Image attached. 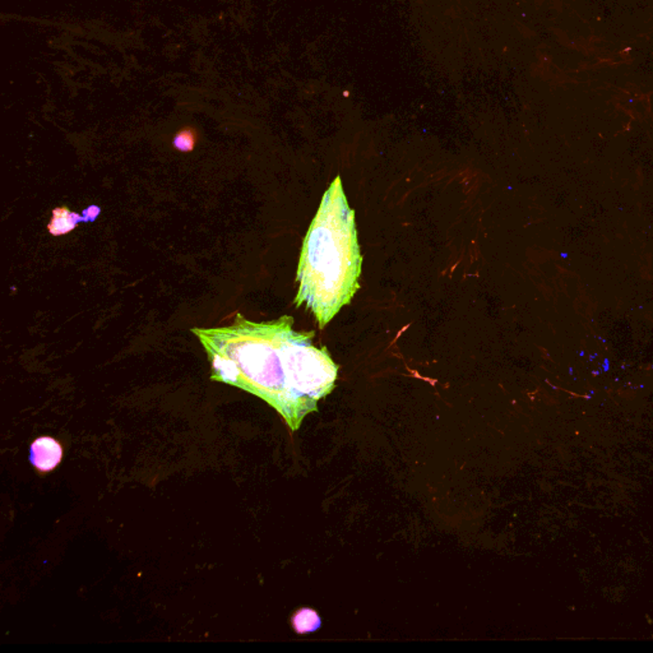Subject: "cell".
<instances>
[{
	"mask_svg": "<svg viewBox=\"0 0 653 653\" xmlns=\"http://www.w3.org/2000/svg\"><path fill=\"white\" fill-rule=\"evenodd\" d=\"M361 267L355 212L347 203L341 178L337 176L324 193L304 239L295 305L310 310L323 330L360 289Z\"/></svg>",
	"mask_w": 653,
	"mask_h": 653,
	"instance_id": "cell-2",
	"label": "cell"
},
{
	"mask_svg": "<svg viewBox=\"0 0 653 653\" xmlns=\"http://www.w3.org/2000/svg\"><path fill=\"white\" fill-rule=\"evenodd\" d=\"M56 211L59 212V215H61L63 221L58 220L56 217L53 216V220H51V223L49 225V230H50V232L54 234V235L67 234V232H69V231L72 230L69 226H72V228H75V223H72V221L69 220V218L75 217V213H72V212H69L67 209H56Z\"/></svg>",
	"mask_w": 653,
	"mask_h": 653,
	"instance_id": "cell-5",
	"label": "cell"
},
{
	"mask_svg": "<svg viewBox=\"0 0 653 653\" xmlns=\"http://www.w3.org/2000/svg\"><path fill=\"white\" fill-rule=\"evenodd\" d=\"M173 144L176 149L182 152H190L196 146V133L193 129L187 128L180 130L175 135Z\"/></svg>",
	"mask_w": 653,
	"mask_h": 653,
	"instance_id": "cell-6",
	"label": "cell"
},
{
	"mask_svg": "<svg viewBox=\"0 0 653 653\" xmlns=\"http://www.w3.org/2000/svg\"><path fill=\"white\" fill-rule=\"evenodd\" d=\"M61 458V445L50 437L37 438L30 447V461L40 472L53 471Z\"/></svg>",
	"mask_w": 653,
	"mask_h": 653,
	"instance_id": "cell-3",
	"label": "cell"
},
{
	"mask_svg": "<svg viewBox=\"0 0 653 653\" xmlns=\"http://www.w3.org/2000/svg\"><path fill=\"white\" fill-rule=\"evenodd\" d=\"M292 325L290 316L253 322L237 313L230 325L192 332L207 354L212 380L266 401L297 431L333 391L338 366L325 347L314 346V332Z\"/></svg>",
	"mask_w": 653,
	"mask_h": 653,
	"instance_id": "cell-1",
	"label": "cell"
},
{
	"mask_svg": "<svg viewBox=\"0 0 653 653\" xmlns=\"http://www.w3.org/2000/svg\"><path fill=\"white\" fill-rule=\"evenodd\" d=\"M292 626L299 634L311 633L321 626V619L314 610L301 609L294 615Z\"/></svg>",
	"mask_w": 653,
	"mask_h": 653,
	"instance_id": "cell-4",
	"label": "cell"
}]
</instances>
